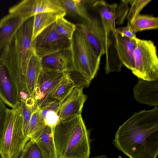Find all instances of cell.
Instances as JSON below:
<instances>
[{
  "label": "cell",
  "instance_id": "cell-10",
  "mask_svg": "<svg viewBox=\"0 0 158 158\" xmlns=\"http://www.w3.org/2000/svg\"><path fill=\"white\" fill-rule=\"evenodd\" d=\"M65 72L42 68L33 96L37 105L41 110L54 101L51 98L52 94L61 80Z\"/></svg>",
  "mask_w": 158,
  "mask_h": 158
},
{
  "label": "cell",
  "instance_id": "cell-24",
  "mask_svg": "<svg viewBox=\"0 0 158 158\" xmlns=\"http://www.w3.org/2000/svg\"><path fill=\"white\" fill-rule=\"evenodd\" d=\"M46 125L42 110L37 106L33 111L29 123L27 134L29 140Z\"/></svg>",
  "mask_w": 158,
  "mask_h": 158
},
{
  "label": "cell",
  "instance_id": "cell-17",
  "mask_svg": "<svg viewBox=\"0 0 158 158\" xmlns=\"http://www.w3.org/2000/svg\"><path fill=\"white\" fill-rule=\"evenodd\" d=\"M24 21L19 16L9 14L0 20V51L10 42Z\"/></svg>",
  "mask_w": 158,
  "mask_h": 158
},
{
  "label": "cell",
  "instance_id": "cell-32",
  "mask_svg": "<svg viewBox=\"0 0 158 158\" xmlns=\"http://www.w3.org/2000/svg\"><path fill=\"white\" fill-rule=\"evenodd\" d=\"M116 31L130 39H135L137 38L136 34L132 31L130 23L128 22L126 26L116 28Z\"/></svg>",
  "mask_w": 158,
  "mask_h": 158
},
{
  "label": "cell",
  "instance_id": "cell-11",
  "mask_svg": "<svg viewBox=\"0 0 158 158\" xmlns=\"http://www.w3.org/2000/svg\"><path fill=\"white\" fill-rule=\"evenodd\" d=\"M95 14V16L91 15L89 21L76 25L101 57L106 53L111 41L110 36L107 35L99 17Z\"/></svg>",
  "mask_w": 158,
  "mask_h": 158
},
{
  "label": "cell",
  "instance_id": "cell-5",
  "mask_svg": "<svg viewBox=\"0 0 158 158\" xmlns=\"http://www.w3.org/2000/svg\"><path fill=\"white\" fill-rule=\"evenodd\" d=\"M70 41L75 71L91 82L99 69L101 57L77 26Z\"/></svg>",
  "mask_w": 158,
  "mask_h": 158
},
{
  "label": "cell",
  "instance_id": "cell-23",
  "mask_svg": "<svg viewBox=\"0 0 158 158\" xmlns=\"http://www.w3.org/2000/svg\"><path fill=\"white\" fill-rule=\"evenodd\" d=\"M75 86L69 73L65 72L61 80L53 92L51 99L52 100L61 101Z\"/></svg>",
  "mask_w": 158,
  "mask_h": 158
},
{
  "label": "cell",
  "instance_id": "cell-30",
  "mask_svg": "<svg viewBox=\"0 0 158 158\" xmlns=\"http://www.w3.org/2000/svg\"><path fill=\"white\" fill-rule=\"evenodd\" d=\"M129 0H123L116 9L115 19L118 25L122 24L127 17L129 9Z\"/></svg>",
  "mask_w": 158,
  "mask_h": 158
},
{
  "label": "cell",
  "instance_id": "cell-34",
  "mask_svg": "<svg viewBox=\"0 0 158 158\" xmlns=\"http://www.w3.org/2000/svg\"><path fill=\"white\" fill-rule=\"evenodd\" d=\"M23 155V150L20 152L19 154L15 158H22Z\"/></svg>",
  "mask_w": 158,
  "mask_h": 158
},
{
  "label": "cell",
  "instance_id": "cell-15",
  "mask_svg": "<svg viewBox=\"0 0 158 158\" xmlns=\"http://www.w3.org/2000/svg\"><path fill=\"white\" fill-rule=\"evenodd\" d=\"M133 88L134 97L139 102L151 106L158 105V79L148 81L138 78Z\"/></svg>",
  "mask_w": 158,
  "mask_h": 158
},
{
  "label": "cell",
  "instance_id": "cell-25",
  "mask_svg": "<svg viewBox=\"0 0 158 158\" xmlns=\"http://www.w3.org/2000/svg\"><path fill=\"white\" fill-rule=\"evenodd\" d=\"M59 102L54 101L42 110L46 124L54 128L60 121L57 111Z\"/></svg>",
  "mask_w": 158,
  "mask_h": 158
},
{
  "label": "cell",
  "instance_id": "cell-2",
  "mask_svg": "<svg viewBox=\"0 0 158 158\" xmlns=\"http://www.w3.org/2000/svg\"><path fill=\"white\" fill-rule=\"evenodd\" d=\"M34 20L33 16L23 23L0 57L11 78L19 102L30 96L26 78L29 61L35 55L32 41Z\"/></svg>",
  "mask_w": 158,
  "mask_h": 158
},
{
  "label": "cell",
  "instance_id": "cell-1",
  "mask_svg": "<svg viewBox=\"0 0 158 158\" xmlns=\"http://www.w3.org/2000/svg\"><path fill=\"white\" fill-rule=\"evenodd\" d=\"M112 143L130 158H156L158 108L135 112L119 126Z\"/></svg>",
  "mask_w": 158,
  "mask_h": 158
},
{
  "label": "cell",
  "instance_id": "cell-13",
  "mask_svg": "<svg viewBox=\"0 0 158 158\" xmlns=\"http://www.w3.org/2000/svg\"><path fill=\"white\" fill-rule=\"evenodd\" d=\"M117 6L116 3H109L102 0H94L91 5V10L99 17L109 36L111 33H116L115 15Z\"/></svg>",
  "mask_w": 158,
  "mask_h": 158
},
{
  "label": "cell",
  "instance_id": "cell-6",
  "mask_svg": "<svg viewBox=\"0 0 158 158\" xmlns=\"http://www.w3.org/2000/svg\"><path fill=\"white\" fill-rule=\"evenodd\" d=\"M110 38L111 44L106 54V73L119 72L123 66L132 72L134 69L133 52L136 38L130 39L116 31L114 35L110 34Z\"/></svg>",
  "mask_w": 158,
  "mask_h": 158
},
{
  "label": "cell",
  "instance_id": "cell-22",
  "mask_svg": "<svg viewBox=\"0 0 158 158\" xmlns=\"http://www.w3.org/2000/svg\"><path fill=\"white\" fill-rule=\"evenodd\" d=\"M132 31L135 34L145 30L158 28V18L152 15L139 14L130 23Z\"/></svg>",
  "mask_w": 158,
  "mask_h": 158
},
{
  "label": "cell",
  "instance_id": "cell-35",
  "mask_svg": "<svg viewBox=\"0 0 158 158\" xmlns=\"http://www.w3.org/2000/svg\"><path fill=\"white\" fill-rule=\"evenodd\" d=\"M118 158H123L121 156H119L118 157Z\"/></svg>",
  "mask_w": 158,
  "mask_h": 158
},
{
  "label": "cell",
  "instance_id": "cell-31",
  "mask_svg": "<svg viewBox=\"0 0 158 158\" xmlns=\"http://www.w3.org/2000/svg\"><path fill=\"white\" fill-rule=\"evenodd\" d=\"M7 108L5 104L0 98V139L3 131Z\"/></svg>",
  "mask_w": 158,
  "mask_h": 158
},
{
  "label": "cell",
  "instance_id": "cell-16",
  "mask_svg": "<svg viewBox=\"0 0 158 158\" xmlns=\"http://www.w3.org/2000/svg\"><path fill=\"white\" fill-rule=\"evenodd\" d=\"M0 98L11 108L20 102L8 70L0 58Z\"/></svg>",
  "mask_w": 158,
  "mask_h": 158
},
{
  "label": "cell",
  "instance_id": "cell-21",
  "mask_svg": "<svg viewBox=\"0 0 158 158\" xmlns=\"http://www.w3.org/2000/svg\"><path fill=\"white\" fill-rule=\"evenodd\" d=\"M62 16H64L53 12H45L34 16L32 42L42 31L54 23L59 18Z\"/></svg>",
  "mask_w": 158,
  "mask_h": 158
},
{
  "label": "cell",
  "instance_id": "cell-28",
  "mask_svg": "<svg viewBox=\"0 0 158 158\" xmlns=\"http://www.w3.org/2000/svg\"><path fill=\"white\" fill-rule=\"evenodd\" d=\"M152 0H129V9L127 17L128 22L131 23L142 10Z\"/></svg>",
  "mask_w": 158,
  "mask_h": 158
},
{
  "label": "cell",
  "instance_id": "cell-29",
  "mask_svg": "<svg viewBox=\"0 0 158 158\" xmlns=\"http://www.w3.org/2000/svg\"><path fill=\"white\" fill-rule=\"evenodd\" d=\"M22 158H45L36 142L29 140L23 150Z\"/></svg>",
  "mask_w": 158,
  "mask_h": 158
},
{
  "label": "cell",
  "instance_id": "cell-8",
  "mask_svg": "<svg viewBox=\"0 0 158 158\" xmlns=\"http://www.w3.org/2000/svg\"><path fill=\"white\" fill-rule=\"evenodd\" d=\"M33 43L35 55L40 59L60 50L70 49V40L57 32L55 23L39 34Z\"/></svg>",
  "mask_w": 158,
  "mask_h": 158
},
{
  "label": "cell",
  "instance_id": "cell-3",
  "mask_svg": "<svg viewBox=\"0 0 158 158\" xmlns=\"http://www.w3.org/2000/svg\"><path fill=\"white\" fill-rule=\"evenodd\" d=\"M53 138L58 158H86L90 139L81 114L60 120L54 128Z\"/></svg>",
  "mask_w": 158,
  "mask_h": 158
},
{
  "label": "cell",
  "instance_id": "cell-19",
  "mask_svg": "<svg viewBox=\"0 0 158 158\" xmlns=\"http://www.w3.org/2000/svg\"><path fill=\"white\" fill-rule=\"evenodd\" d=\"M93 0H61L66 15L79 17L83 22L89 21L91 15L89 12Z\"/></svg>",
  "mask_w": 158,
  "mask_h": 158
},
{
  "label": "cell",
  "instance_id": "cell-20",
  "mask_svg": "<svg viewBox=\"0 0 158 158\" xmlns=\"http://www.w3.org/2000/svg\"><path fill=\"white\" fill-rule=\"evenodd\" d=\"M42 68L41 59L33 55L28 62L26 73V85L29 95L33 97L40 73Z\"/></svg>",
  "mask_w": 158,
  "mask_h": 158
},
{
  "label": "cell",
  "instance_id": "cell-9",
  "mask_svg": "<svg viewBox=\"0 0 158 158\" xmlns=\"http://www.w3.org/2000/svg\"><path fill=\"white\" fill-rule=\"evenodd\" d=\"M45 12L66 15L60 0H24L9 10V14L19 16L24 22L37 14Z\"/></svg>",
  "mask_w": 158,
  "mask_h": 158
},
{
  "label": "cell",
  "instance_id": "cell-14",
  "mask_svg": "<svg viewBox=\"0 0 158 158\" xmlns=\"http://www.w3.org/2000/svg\"><path fill=\"white\" fill-rule=\"evenodd\" d=\"M42 68L70 73L75 71L70 49H65L48 55L41 59Z\"/></svg>",
  "mask_w": 158,
  "mask_h": 158
},
{
  "label": "cell",
  "instance_id": "cell-26",
  "mask_svg": "<svg viewBox=\"0 0 158 158\" xmlns=\"http://www.w3.org/2000/svg\"><path fill=\"white\" fill-rule=\"evenodd\" d=\"M20 102L22 109L23 131L25 135L27 137L29 124L31 114L33 110L38 106L35 99L32 97L27 98L25 102Z\"/></svg>",
  "mask_w": 158,
  "mask_h": 158
},
{
  "label": "cell",
  "instance_id": "cell-12",
  "mask_svg": "<svg viewBox=\"0 0 158 158\" xmlns=\"http://www.w3.org/2000/svg\"><path fill=\"white\" fill-rule=\"evenodd\" d=\"M83 88L75 86L62 100L59 102L57 111L60 120L81 114L87 96L83 93Z\"/></svg>",
  "mask_w": 158,
  "mask_h": 158
},
{
  "label": "cell",
  "instance_id": "cell-18",
  "mask_svg": "<svg viewBox=\"0 0 158 158\" xmlns=\"http://www.w3.org/2000/svg\"><path fill=\"white\" fill-rule=\"evenodd\" d=\"M54 128L46 125L30 140H34L45 158H58L54 144Z\"/></svg>",
  "mask_w": 158,
  "mask_h": 158
},
{
  "label": "cell",
  "instance_id": "cell-27",
  "mask_svg": "<svg viewBox=\"0 0 158 158\" xmlns=\"http://www.w3.org/2000/svg\"><path fill=\"white\" fill-rule=\"evenodd\" d=\"M55 28L60 35L70 40L76 28L75 24L62 16L59 18L55 22Z\"/></svg>",
  "mask_w": 158,
  "mask_h": 158
},
{
  "label": "cell",
  "instance_id": "cell-4",
  "mask_svg": "<svg viewBox=\"0 0 158 158\" xmlns=\"http://www.w3.org/2000/svg\"><path fill=\"white\" fill-rule=\"evenodd\" d=\"M29 141L23 131L22 105L20 102L11 109L7 108L0 139L1 158H15Z\"/></svg>",
  "mask_w": 158,
  "mask_h": 158
},
{
  "label": "cell",
  "instance_id": "cell-33",
  "mask_svg": "<svg viewBox=\"0 0 158 158\" xmlns=\"http://www.w3.org/2000/svg\"><path fill=\"white\" fill-rule=\"evenodd\" d=\"M107 156L105 155H101L92 157H88L86 158H107Z\"/></svg>",
  "mask_w": 158,
  "mask_h": 158
},
{
  "label": "cell",
  "instance_id": "cell-7",
  "mask_svg": "<svg viewBox=\"0 0 158 158\" xmlns=\"http://www.w3.org/2000/svg\"><path fill=\"white\" fill-rule=\"evenodd\" d=\"M133 57L134 75L148 81L158 79L157 50L152 41L136 38Z\"/></svg>",
  "mask_w": 158,
  "mask_h": 158
}]
</instances>
